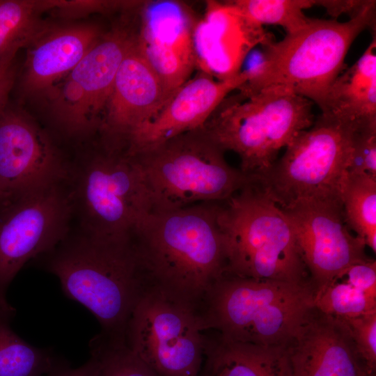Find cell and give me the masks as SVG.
<instances>
[{
  "label": "cell",
  "instance_id": "5b68a950",
  "mask_svg": "<svg viewBox=\"0 0 376 376\" xmlns=\"http://www.w3.org/2000/svg\"><path fill=\"white\" fill-rule=\"evenodd\" d=\"M224 152L201 127L127 152L142 170L152 211L162 212L224 202L254 180L230 166Z\"/></svg>",
  "mask_w": 376,
  "mask_h": 376
},
{
  "label": "cell",
  "instance_id": "83f0119b",
  "mask_svg": "<svg viewBox=\"0 0 376 376\" xmlns=\"http://www.w3.org/2000/svg\"><path fill=\"white\" fill-rule=\"evenodd\" d=\"M347 327L357 355L370 375L376 372V312L340 319Z\"/></svg>",
  "mask_w": 376,
  "mask_h": 376
},
{
  "label": "cell",
  "instance_id": "8fae6325",
  "mask_svg": "<svg viewBox=\"0 0 376 376\" xmlns=\"http://www.w3.org/2000/svg\"><path fill=\"white\" fill-rule=\"evenodd\" d=\"M68 182L57 183L0 206V313L13 317L7 290L31 260L55 248L71 230Z\"/></svg>",
  "mask_w": 376,
  "mask_h": 376
},
{
  "label": "cell",
  "instance_id": "e0dca14e",
  "mask_svg": "<svg viewBox=\"0 0 376 376\" xmlns=\"http://www.w3.org/2000/svg\"><path fill=\"white\" fill-rule=\"evenodd\" d=\"M166 101L162 81L139 50L136 38L116 73L99 130L101 139L124 145L128 135L150 120Z\"/></svg>",
  "mask_w": 376,
  "mask_h": 376
},
{
  "label": "cell",
  "instance_id": "9a60e30c",
  "mask_svg": "<svg viewBox=\"0 0 376 376\" xmlns=\"http://www.w3.org/2000/svg\"><path fill=\"white\" fill-rule=\"evenodd\" d=\"M250 77L249 69L218 81L205 72L197 74L179 87L150 120L128 135L126 151L135 152L203 127L223 100Z\"/></svg>",
  "mask_w": 376,
  "mask_h": 376
},
{
  "label": "cell",
  "instance_id": "4dcf8cb0",
  "mask_svg": "<svg viewBox=\"0 0 376 376\" xmlns=\"http://www.w3.org/2000/svg\"><path fill=\"white\" fill-rule=\"evenodd\" d=\"M354 288L370 295L376 296V261L366 258L354 263L336 276Z\"/></svg>",
  "mask_w": 376,
  "mask_h": 376
},
{
  "label": "cell",
  "instance_id": "44dd1931",
  "mask_svg": "<svg viewBox=\"0 0 376 376\" xmlns=\"http://www.w3.org/2000/svg\"><path fill=\"white\" fill-rule=\"evenodd\" d=\"M359 120H376V38L361 57L335 80L326 112ZM324 113V112H323Z\"/></svg>",
  "mask_w": 376,
  "mask_h": 376
},
{
  "label": "cell",
  "instance_id": "52a82bcc",
  "mask_svg": "<svg viewBox=\"0 0 376 376\" xmlns=\"http://www.w3.org/2000/svg\"><path fill=\"white\" fill-rule=\"evenodd\" d=\"M313 103L281 86L250 95H228L203 127L224 150L241 160L240 170L256 175L267 171L285 148L314 123Z\"/></svg>",
  "mask_w": 376,
  "mask_h": 376
},
{
  "label": "cell",
  "instance_id": "cb8c5ba5",
  "mask_svg": "<svg viewBox=\"0 0 376 376\" xmlns=\"http://www.w3.org/2000/svg\"><path fill=\"white\" fill-rule=\"evenodd\" d=\"M40 13L38 1L0 0V63L14 59L48 26Z\"/></svg>",
  "mask_w": 376,
  "mask_h": 376
},
{
  "label": "cell",
  "instance_id": "836d02e7",
  "mask_svg": "<svg viewBox=\"0 0 376 376\" xmlns=\"http://www.w3.org/2000/svg\"><path fill=\"white\" fill-rule=\"evenodd\" d=\"M46 376H91L88 361L80 367L72 368L67 364Z\"/></svg>",
  "mask_w": 376,
  "mask_h": 376
},
{
  "label": "cell",
  "instance_id": "ac0fdd59",
  "mask_svg": "<svg viewBox=\"0 0 376 376\" xmlns=\"http://www.w3.org/2000/svg\"><path fill=\"white\" fill-rule=\"evenodd\" d=\"M286 348L293 376L368 374L346 325L314 306L286 344Z\"/></svg>",
  "mask_w": 376,
  "mask_h": 376
},
{
  "label": "cell",
  "instance_id": "2e32d148",
  "mask_svg": "<svg viewBox=\"0 0 376 376\" xmlns=\"http://www.w3.org/2000/svg\"><path fill=\"white\" fill-rule=\"evenodd\" d=\"M194 22L175 3L143 8L137 45L163 85L167 100L188 80L196 61Z\"/></svg>",
  "mask_w": 376,
  "mask_h": 376
},
{
  "label": "cell",
  "instance_id": "8992f818",
  "mask_svg": "<svg viewBox=\"0 0 376 376\" xmlns=\"http://www.w3.org/2000/svg\"><path fill=\"white\" fill-rule=\"evenodd\" d=\"M219 221L225 240V274L311 282L286 216L255 181L221 203Z\"/></svg>",
  "mask_w": 376,
  "mask_h": 376
},
{
  "label": "cell",
  "instance_id": "7402d4cb",
  "mask_svg": "<svg viewBox=\"0 0 376 376\" xmlns=\"http://www.w3.org/2000/svg\"><path fill=\"white\" fill-rule=\"evenodd\" d=\"M11 318L0 313V376H46L68 364L52 350L19 337L10 327Z\"/></svg>",
  "mask_w": 376,
  "mask_h": 376
},
{
  "label": "cell",
  "instance_id": "f546056e",
  "mask_svg": "<svg viewBox=\"0 0 376 376\" xmlns=\"http://www.w3.org/2000/svg\"><path fill=\"white\" fill-rule=\"evenodd\" d=\"M348 173H366L376 177V120L361 124Z\"/></svg>",
  "mask_w": 376,
  "mask_h": 376
},
{
  "label": "cell",
  "instance_id": "30bf717a",
  "mask_svg": "<svg viewBox=\"0 0 376 376\" xmlns=\"http://www.w3.org/2000/svg\"><path fill=\"white\" fill-rule=\"evenodd\" d=\"M125 340L159 376H199L205 329L189 304L146 288L129 320Z\"/></svg>",
  "mask_w": 376,
  "mask_h": 376
},
{
  "label": "cell",
  "instance_id": "7a4b0ae2",
  "mask_svg": "<svg viewBox=\"0 0 376 376\" xmlns=\"http://www.w3.org/2000/svg\"><path fill=\"white\" fill-rule=\"evenodd\" d=\"M38 265L55 275L69 299L98 320L102 334L125 338L132 313L147 288L134 244L72 230Z\"/></svg>",
  "mask_w": 376,
  "mask_h": 376
},
{
  "label": "cell",
  "instance_id": "ba28073f",
  "mask_svg": "<svg viewBox=\"0 0 376 376\" xmlns=\"http://www.w3.org/2000/svg\"><path fill=\"white\" fill-rule=\"evenodd\" d=\"M359 120L322 112L308 129L285 147V153L255 182L283 207L302 200L341 201Z\"/></svg>",
  "mask_w": 376,
  "mask_h": 376
},
{
  "label": "cell",
  "instance_id": "3957f363",
  "mask_svg": "<svg viewBox=\"0 0 376 376\" xmlns=\"http://www.w3.org/2000/svg\"><path fill=\"white\" fill-rule=\"evenodd\" d=\"M375 4L368 1L346 22L311 18L300 30L263 46L260 62L249 69L250 78L237 91L250 95L281 86L326 112L330 90L345 69L350 46L363 30L375 27Z\"/></svg>",
  "mask_w": 376,
  "mask_h": 376
},
{
  "label": "cell",
  "instance_id": "5bb4252c",
  "mask_svg": "<svg viewBox=\"0 0 376 376\" xmlns=\"http://www.w3.org/2000/svg\"><path fill=\"white\" fill-rule=\"evenodd\" d=\"M281 208L315 289L368 258L364 242L349 232L340 201L302 200Z\"/></svg>",
  "mask_w": 376,
  "mask_h": 376
},
{
  "label": "cell",
  "instance_id": "4316f807",
  "mask_svg": "<svg viewBox=\"0 0 376 376\" xmlns=\"http://www.w3.org/2000/svg\"><path fill=\"white\" fill-rule=\"evenodd\" d=\"M313 306L338 319L376 312V296L370 295L338 277L315 289Z\"/></svg>",
  "mask_w": 376,
  "mask_h": 376
},
{
  "label": "cell",
  "instance_id": "f1b7e54d",
  "mask_svg": "<svg viewBox=\"0 0 376 376\" xmlns=\"http://www.w3.org/2000/svg\"><path fill=\"white\" fill-rule=\"evenodd\" d=\"M134 1H38L40 10L52 11L64 18H76L94 13H104L116 8L140 5Z\"/></svg>",
  "mask_w": 376,
  "mask_h": 376
},
{
  "label": "cell",
  "instance_id": "e575fe53",
  "mask_svg": "<svg viewBox=\"0 0 376 376\" xmlns=\"http://www.w3.org/2000/svg\"><path fill=\"white\" fill-rule=\"evenodd\" d=\"M364 376H375V374H374V375H369V374H367V375H364Z\"/></svg>",
  "mask_w": 376,
  "mask_h": 376
},
{
  "label": "cell",
  "instance_id": "484cf974",
  "mask_svg": "<svg viewBox=\"0 0 376 376\" xmlns=\"http://www.w3.org/2000/svg\"><path fill=\"white\" fill-rule=\"evenodd\" d=\"M228 3L240 15L260 24L283 27L286 34L304 27L311 20L304 10L316 6L313 0H236Z\"/></svg>",
  "mask_w": 376,
  "mask_h": 376
},
{
  "label": "cell",
  "instance_id": "4fadbf2b",
  "mask_svg": "<svg viewBox=\"0 0 376 376\" xmlns=\"http://www.w3.org/2000/svg\"><path fill=\"white\" fill-rule=\"evenodd\" d=\"M71 164L29 115L7 105L0 116V206L68 181Z\"/></svg>",
  "mask_w": 376,
  "mask_h": 376
},
{
  "label": "cell",
  "instance_id": "d4e9b609",
  "mask_svg": "<svg viewBox=\"0 0 376 376\" xmlns=\"http://www.w3.org/2000/svg\"><path fill=\"white\" fill-rule=\"evenodd\" d=\"M89 347L91 376H159L129 347L125 338L100 333Z\"/></svg>",
  "mask_w": 376,
  "mask_h": 376
},
{
  "label": "cell",
  "instance_id": "9c48e42d",
  "mask_svg": "<svg viewBox=\"0 0 376 376\" xmlns=\"http://www.w3.org/2000/svg\"><path fill=\"white\" fill-rule=\"evenodd\" d=\"M102 149L72 162L68 179L79 229L109 240L132 238L152 210L142 170L125 148L101 141Z\"/></svg>",
  "mask_w": 376,
  "mask_h": 376
},
{
  "label": "cell",
  "instance_id": "d6a6232c",
  "mask_svg": "<svg viewBox=\"0 0 376 376\" xmlns=\"http://www.w3.org/2000/svg\"><path fill=\"white\" fill-rule=\"evenodd\" d=\"M368 1H317L316 6H322L334 17L342 13L349 14L350 17L359 13Z\"/></svg>",
  "mask_w": 376,
  "mask_h": 376
},
{
  "label": "cell",
  "instance_id": "1f68e13d",
  "mask_svg": "<svg viewBox=\"0 0 376 376\" xmlns=\"http://www.w3.org/2000/svg\"><path fill=\"white\" fill-rule=\"evenodd\" d=\"M14 59L0 63V116L8 104V95L16 78Z\"/></svg>",
  "mask_w": 376,
  "mask_h": 376
},
{
  "label": "cell",
  "instance_id": "6da1fadb",
  "mask_svg": "<svg viewBox=\"0 0 376 376\" xmlns=\"http://www.w3.org/2000/svg\"><path fill=\"white\" fill-rule=\"evenodd\" d=\"M220 205L152 211L142 220L132 240L147 288L199 311L207 292L226 270Z\"/></svg>",
  "mask_w": 376,
  "mask_h": 376
},
{
  "label": "cell",
  "instance_id": "603a6c76",
  "mask_svg": "<svg viewBox=\"0 0 376 376\" xmlns=\"http://www.w3.org/2000/svg\"><path fill=\"white\" fill-rule=\"evenodd\" d=\"M346 225L376 252V177L348 173L341 191Z\"/></svg>",
  "mask_w": 376,
  "mask_h": 376
},
{
  "label": "cell",
  "instance_id": "d6986e66",
  "mask_svg": "<svg viewBox=\"0 0 376 376\" xmlns=\"http://www.w3.org/2000/svg\"><path fill=\"white\" fill-rule=\"evenodd\" d=\"M102 34L90 24H49L27 47L19 81L22 95L46 100Z\"/></svg>",
  "mask_w": 376,
  "mask_h": 376
},
{
  "label": "cell",
  "instance_id": "7c38bea8",
  "mask_svg": "<svg viewBox=\"0 0 376 376\" xmlns=\"http://www.w3.org/2000/svg\"><path fill=\"white\" fill-rule=\"evenodd\" d=\"M136 38L123 27L103 33L51 91L46 100L63 133L83 139L99 132L116 73Z\"/></svg>",
  "mask_w": 376,
  "mask_h": 376
},
{
  "label": "cell",
  "instance_id": "277c9868",
  "mask_svg": "<svg viewBox=\"0 0 376 376\" xmlns=\"http://www.w3.org/2000/svg\"><path fill=\"white\" fill-rule=\"evenodd\" d=\"M311 282L296 283L224 274L199 309L205 331L235 342L286 345L313 308Z\"/></svg>",
  "mask_w": 376,
  "mask_h": 376
},
{
  "label": "cell",
  "instance_id": "ffe728a7",
  "mask_svg": "<svg viewBox=\"0 0 376 376\" xmlns=\"http://www.w3.org/2000/svg\"><path fill=\"white\" fill-rule=\"evenodd\" d=\"M203 357L201 376H293L286 345H260L205 334Z\"/></svg>",
  "mask_w": 376,
  "mask_h": 376
}]
</instances>
